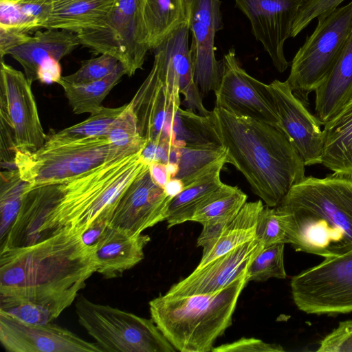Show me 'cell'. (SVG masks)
<instances>
[{"label": "cell", "mask_w": 352, "mask_h": 352, "mask_svg": "<svg viewBox=\"0 0 352 352\" xmlns=\"http://www.w3.org/2000/svg\"><path fill=\"white\" fill-rule=\"evenodd\" d=\"M62 228L33 244L0 251V297L45 300L78 296L97 270L95 247Z\"/></svg>", "instance_id": "6da1fadb"}, {"label": "cell", "mask_w": 352, "mask_h": 352, "mask_svg": "<svg viewBox=\"0 0 352 352\" xmlns=\"http://www.w3.org/2000/svg\"><path fill=\"white\" fill-rule=\"evenodd\" d=\"M226 164L245 178L265 206L276 207L305 177V162L277 127L214 107L209 114Z\"/></svg>", "instance_id": "7a4b0ae2"}, {"label": "cell", "mask_w": 352, "mask_h": 352, "mask_svg": "<svg viewBox=\"0 0 352 352\" xmlns=\"http://www.w3.org/2000/svg\"><path fill=\"white\" fill-rule=\"evenodd\" d=\"M276 208L296 251L328 258L352 250L351 177H305Z\"/></svg>", "instance_id": "3957f363"}, {"label": "cell", "mask_w": 352, "mask_h": 352, "mask_svg": "<svg viewBox=\"0 0 352 352\" xmlns=\"http://www.w3.org/2000/svg\"><path fill=\"white\" fill-rule=\"evenodd\" d=\"M142 151L104 162L77 177L49 184L53 206L42 229L43 239L62 228L83 233L110 219L124 190L148 167Z\"/></svg>", "instance_id": "277c9868"}, {"label": "cell", "mask_w": 352, "mask_h": 352, "mask_svg": "<svg viewBox=\"0 0 352 352\" xmlns=\"http://www.w3.org/2000/svg\"><path fill=\"white\" fill-rule=\"evenodd\" d=\"M248 282L246 273L215 293L160 296L149 302L151 319L177 351H212L216 340L232 324L238 299Z\"/></svg>", "instance_id": "5b68a950"}, {"label": "cell", "mask_w": 352, "mask_h": 352, "mask_svg": "<svg viewBox=\"0 0 352 352\" xmlns=\"http://www.w3.org/2000/svg\"><path fill=\"white\" fill-rule=\"evenodd\" d=\"M133 154L113 144L106 135L43 145L35 151L16 150L15 163L30 188L77 177L107 161Z\"/></svg>", "instance_id": "8992f818"}, {"label": "cell", "mask_w": 352, "mask_h": 352, "mask_svg": "<svg viewBox=\"0 0 352 352\" xmlns=\"http://www.w3.org/2000/svg\"><path fill=\"white\" fill-rule=\"evenodd\" d=\"M78 322L102 351L175 352L153 320L83 296L76 299Z\"/></svg>", "instance_id": "52a82bcc"}, {"label": "cell", "mask_w": 352, "mask_h": 352, "mask_svg": "<svg viewBox=\"0 0 352 352\" xmlns=\"http://www.w3.org/2000/svg\"><path fill=\"white\" fill-rule=\"evenodd\" d=\"M313 33L296 52L287 80L293 94L307 106L309 94L326 79L352 28V1L317 18Z\"/></svg>", "instance_id": "ba28073f"}, {"label": "cell", "mask_w": 352, "mask_h": 352, "mask_svg": "<svg viewBox=\"0 0 352 352\" xmlns=\"http://www.w3.org/2000/svg\"><path fill=\"white\" fill-rule=\"evenodd\" d=\"M290 286L295 305L307 314L351 312L352 250L293 276Z\"/></svg>", "instance_id": "9c48e42d"}, {"label": "cell", "mask_w": 352, "mask_h": 352, "mask_svg": "<svg viewBox=\"0 0 352 352\" xmlns=\"http://www.w3.org/2000/svg\"><path fill=\"white\" fill-rule=\"evenodd\" d=\"M77 35L80 45L95 54L116 58L129 76L142 68L149 50L141 22L140 0H116L108 16Z\"/></svg>", "instance_id": "30bf717a"}, {"label": "cell", "mask_w": 352, "mask_h": 352, "mask_svg": "<svg viewBox=\"0 0 352 352\" xmlns=\"http://www.w3.org/2000/svg\"><path fill=\"white\" fill-rule=\"evenodd\" d=\"M180 94L177 78L155 53L151 72L130 101L139 132L147 144L172 146Z\"/></svg>", "instance_id": "8fae6325"}, {"label": "cell", "mask_w": 352, "mask_h": 352, "mask_svg": "<svg viewBox=\"0 0 352 352\" xmlns=\"http://www.w3.org/2000/svg\"><path fill=\"white\" fill-rule=\"evenodd\" d=\"M214 94L215 107L281 130L268 85L254 78L241 67L234 49L229 50L221 60V80Z\"/></svg>", "instance_id": "7c38bea8"}, {"label": "cell", "mask_w": 352, "mask_h": 352, "mask_svg": "<svg viewBox=\"0 0 352 352\" xmlns=\"http://www.w3.org/2000/svg\"><path fill=\"white\" fill-rule=\"evenodd\" d=\"M188 24L192 34L190 47L194 79L204 97L215 91L221 76V60L214 54V37L223 28L220 0H186Z\"/></svg>", "instance_id": "4fadbf2b"}, {"label": "cell", "mask_w": 352, "mask_h": 352, "mask_svg": "<svg viewBox=\"0 0 352 352\" xmlns=\"http://www.w3.org/2000/svg\"><path fill=\"white\" fill-rule=\"evenodd\" d=\"M248 17L256 39L261 43L278 72L289 65L284 44L292 37L295 19L305 0H234Z\"/></svg>", "instance_id": "5bb4252c"}, {"label": "cell", "mask_w": 352, "mask_h": 352, "mask_svg": "<svg viewBox=\"0 0 352 352\" xmlns=\"http://www.w3.org/2000/svg\"><path fill=\"white\" fill-rule=\"evenodd\" d=\"M32 84L25 74L1 60L0 107L6 109L14 128L16 149L23 151L38 150L47 138Z\"/></svg>", "instance_id": "9a60e30c"}, {"label": "cell", "mask_w": 352, "mask_h": 352, "mask_svg": "<svg viewBox=\"0 0 352 352\" xmlns=\"http://www.w3.org/2000/svg\"><path fill=\"white\" fill-rule=\"evenodd\" d=\"M0 342L10 352H102L59 325L32 324L0 311Z\"/></svg>", "instance_id": "2e32d148"}, {"label": "cell", "mask_w": 352, "mask_h": 352, "mask_svg": "<svg viewBox=\"0 0 352 352\" xmlns=\"http://www.w3.org/2000/svg\"><path fill=\"white\" fill-rule=\"evenodd\" d=\"M172 199L153 180L148 167L119 198L109 226L130 235L142 234L166 219Z\"/></svg>", "instance_id": "e0dca14e"}, {"label": "cell", "mask_w": 352, "mask_h": 352, "mask_svg": "<svg viewBox=\"0 0 352 352\" xmlns=\"http://www.w3.org/2000/svg\"><path fill=\"white\" fill-rule=\"evenodd\" d=\"M282 131L302 157L305 166L321 164L323 131L321 122L292 92L287 80L268 85Z\"/></svg>", "instance_id": "ac0fdd59"}, {"label": "cell", "mask_w": 352, "mask_h": 352, "mask_svg": "<svg viewBox=\"0 0 352 352\" xmlns=\"http://www.w3.org/2000/svg\"><path fill=\"white\" fill-rule=\"evenodd\" d=\"M264 248L256 237L245 243L172 285L166 293L173 296H188L217 292L247 273L255 256Z\"/></svg>", "instance_id": "d6986e66"}, {"label": "cell", "mask_w": 352, "mask_h": 352, "mask_svg": "<svg viewBox=\"0 0 352 352\" xmlns=\"http://www.w3.org/2000/svg\"><path fill=\"white\" fill-rule=\"evenodd\" d=\"M188 21L174 30L155 49L164 65L177 78L186 109L201 116L210 111L203 104V96L194 79L193 65L188 44Z\"/></svg>", "instance_id": "ffe728a7"}, {"label": "cell", "mask_w": 352, "mask_h": 352, "mask_svg": "<svg viewBox=\"0 0 352 352\" xmlns=\"http://www.w3.org/2000/svg\"><path fill=\"white\" fill-rule=\"evenodd\" d=\"M147 234L130 235L109 226L95 245L96 272L107 279L121 276L144 257Z\"/></svg>", "instance_id": "44dd1931"}, {"label": "cell", "mask_w": 352, "mask_h": 352, "mask_svg": "<svg viewBox=\"0 0 352 352\" xmlns=\"http://www.w3.org/2000/svg\"><path fill=\"white\" fill-rule=\"evenodd\" d=\"M226 153L211 162L184 184V189L175 196L168 206L167 228L191 221L195 212L211 200L224 186L220 175L226 164Z\"/></svg>", "instance_id": "7402d4cb"}, {"label": "cell", "mask_w": 352, "mask_h": 352, "mask_svg": "<svg viewBox=\"0 0 352 352\" xmlns=\"http://www.w3.org/2000/svg\"><path fill=\"white\" fill-rule=\"evenodd\" d=\"M80 44L76 33L58 29L38 30L8 55L19 63L26 78L32 83L37 80L38 68L45 60L54 58L60 61Z\"/></svg>", "instance_id": "603a6c76"}, {"label": "cell", "mask_w": 352, "mask_h": 352, "mask_svg": "<svg viewBox=\"0 0 352 352\" xmlns=\"http://www.w3.org/2000/svg\"><path fill=\"white\" fill-rule=\"evenodd\" d=\"M315 92V116L323 124L352 100V28L333 67Z\"/></svg>", "instance_id": "cb8c5ba5"}, {"label": "cell", "mask_w": 352, "mask_h": 352, "mask_svg": "<svg viewBox=\"0 0 352 352\" xmlns=\"http://www.w3.org/2000/svg\"><path fill=\"white\" fill-rule=\"evenodd\" d=\"M323 126L321 164L333 174L352 177V100Z\"/></svg>", "instance_id": "d4e9b609"}, {"label": "cell", "mask_w": 352, "mask_h": 352, "mask_svg": "<svg viewBox=\"0 0 352 352\" xmlns=\"http://www.w3.org/2000/svg\"><path fill=\"white\" fill-rule=\"evenodd\" d=\"M116 0H52V11L42 29H58L78 34L109 15Z\"/></svg>", "instance_id": "484cf974"}, {"label": "cell", "mask_w": 352, "mask_h": 352, "mask_svg": "<svg viewBox=\"0 0 352 352\" xmlns=\"http://www.w3.org/2000/svg\"><path fill=\"white\" fill-rule=\"evenodd\" d=\"M140 12L149 50L155 49L188 21L186 0H140Z\"/></svg>", "instance_id": "4316f807"}, {"label": "cell", "mask_w": 352, "mask_h": 352, "mask_svg": "<svg viewBox=\"0 0 352 352\" xmlns=\"http://www.w3.org/2000/svg\"><path fill=\"white\" fill-rule=\"evenodd\" d=\"M264 205L261 199L246 202L236 217L221 230L218 237L203 249L201 267L234 248L256 238L258 218Z\"/></svg>", "instance_id": "83f0119b"}, {"label": "cell", "mask_w": 352, "mask_h": 352, "mask_svg": "<svg viewBox=\"0 0 352 352\" xmlns=\"http://www.w3.org/2000/svg\"><path fill=\"white\" fill-rule=\"evenodd\" d=\"M225 154V148L219 144L202 146L153 145L149 151L152 161L176 164L178 169L174 178L181 179L184 184Z\"/></svg>", "instance_id": "f1b7e54d"}, {"label": "cell", "mask_w": 352, "mask_h": 352, "mask_svg": "<svg viewBox=\"0 0 352 352\" xmlns=\"http://www.w3.org/2000/svg\"><path fill=\"white\" fill-rule=\"evenodd\" d=\"M125 74V69L120 63L113 72L100 80L87 83L71 84L60 79L58 84L63 87L74 113L91 114L102 107L103 100Z\"/></svg>", "instance_id": "f546056e"}, {"label": "cell", "mask_w": 352, "mask_h": 352, "mask_svg": "<svg viewBox=\"0 0 352 352\" xmlns=\"http://www.w3.org/2000/svg\"><path fill=\"white\" fill-rule=\"evenodd\" d=\"M76 298L65 296L28 300L0 297V311L26 322L47 324L58 318Z\"/></svg>", "instance_id": "4dcf8cb0"}, {"label": "cell", "mask_w": 352, "mask_h": 352, "mask_svg": "<svg viewBox=\"0 0 352 352\" xmlns=\"http://www.w3.org/2000/svg\"><path fill=\"white\" fill-rule=\"evenodd\" d=\"M126 105L125 104L118 107H102L91 113L85 120L47 136L43 145L52 146L107 135L111 125L125 109Z\"/></svg>", "instance_id": "1f68e13d"}, {"label": "cell", "mask_w": 352, "mask_h": 352, "mask_svg": "<svg viewBox=\"0 0 352 352\" xmlns=\"http://www.w3.org/2000/svg\"><path fill=\"white\" fill-rule=\"evenodd\" d=\"M248 196L238 186L224 185L208 203L197 210L191 221L202 226L210 223L227 224L238 214L247 202Z\"/></svg>", "instance_id": "d6a6232c"}, {"label": "cell", "mask_w": 352, "mask_h": 352, "mask_svg": "<svg viewBox=\"0 0 352 352\" xmlns=\"http://www.w3.org/2000/svg\"><path fill=\"white\" fill-rule=\"evenodd\" d=\"M30 184L20 176L17 169L2 170L0 174L1 241L6 236L20 209Z\"/></svg>", "instance_id": "836d02e7"}, {"label": "cell", "mask_w": 352, "mask_h": 352, "mask_svg": "<svg viewBox=\"0 0 352 352\" xmlns=\"http://www.w3.org/2000/svg\"><path fill=\"white\" fill-rule=\"evenodd\" d=\"M118 148L135 153L145 148L146 140L141 136L131 102L111 125L106 135Z\"/></svg>", "instance_id": "e575fe53"}, {"label": "cell", "mask_w": 352, "mask_h": 352, "mask_svg": "<svg viewBox=\"0 0 352 352\" xmlns=\"http://www.w3.org/2000/svg\"><path fill=\"white\" fill-rule=\"evenodd\" d=\"M284 247L285 243H277L263 248L248 269V281L264 282L271 278H285Z\"/></svg>", "instance_id": "d590c367"}, {"label": "cell", "mask_w": 352, "mask_h": 352, "mask_svg": "<svg viewBox=\"0 0 352 352\" xmlns=\"http://www.w3.org/2000/svg\"><path fill=\"white\" fill-rule=\"evenodd\" d=\"M120 62L108 54L81 62L80 68L74 73L62 76L61 80L71 84L87 83L100 80L113 72Z\"/></svg>", "instance_id": "8d00e7d4"}, {"label": "cell", "mask_w": 352, "mask_h": 352, "mask_svg": "<svg viewBox=\"0 0 352 352\" xmlns=\"http://www.w3.org/2000/svg\"><path fill=\"white\" fill-rule=\"evenodd\" d=\"M256 237L264 248L277 243H286L285 232L276 207L264 206L257 221Z\"/></svg>", "instance_id": "74e56055"}, {"label": "cell", "mask_w": 352, "mask_h": 352, "mask_svg": "<svg viewBox=\"0 0 352 352\" xmlns=\"http://www.w3.org/2000/svg\"><path fill=\"white\" fill-rule=\"evenodd\" d=\"M14 131L6 108L0 107V162L1 168L17 169Z\"/></svg>", "instance_id": "f35d334b"}, {"label": "cell", "mask_w": 352, "mask_h": 352, "mask_svg": "<svg viewBox=\"0 0 352 352\" xmlns=\"http://www.w3.org/2000/svg\"><path fill=\"white\" fill-rule=\"evenodd\" d=\"M344 0H305L292 26V37L296 36L311 21L336 8Z\"/></svg>", "instance_id": "ab89813d"}, {"label": "cell", "mask_w": 352, "mask_h": 352, "mask_svg": "<svg viewBox=\"0 0 352 352\" xmlns=\"http://www.w3.org/2000/svg\"><path fill=\"white\" fill-rule=\"evenodd\" d=\"M318 352H352V320L339 322L337 328L319 343Z\"/></svg>", "instance_id": "60d3db41"}, {"label": "cell", "mask_w": 352, "mask_h": 352, "mask_svg": "<svg viewBox=\"0 0 352 352\" xmlns=\"http://www.w3.org/2000/svg\"><path fill=\"white\" fill-rule=\"evenodd\" d=\"M16 3L21 13L34 25L35 32L42 29L50 16L52 0H19Z\"/></svg>", "instance_id": "b9f144b4"}, {"label": "cell", "mask_w": 352, "mask_h": 352, "mask_svg": "<svg viewBox=\"0 0 352 352\" xmlns=\"http://www.w3.org/2000/svg\"><path fill=\"white\" fill-rule=\"evenodd\" d=\"M283 348L277 344H270L254 338H241L212 349V352H283Z\"/></svg>", "instance_id": "7bdbcfd3"}, {"label": "cell", "mask_w": 352, "mask_h": 352, "mask_svg": "<svg viewBox=\"0 0 352 352\" xmlns=\"http://www.w3.org/2000/svg\"><path fill=\"white\" fill-rule=\"evenodd\" d=\"M0 26L35 32L32 23L19 10L16 1L0 0Z\"/></svg>", "instance_id": "ee69618b"}, {"label": "cell", "mask_w": 352, "mask_h": 352, "mask_svg": "<svg viewBox=\"0 0 352 352\" xmlns=\"http://www.w3.org/2000/svg\"><path fill=\"white\" fill-rule=\"evenodd\" d=\"M30 36V32L23 29L0 26V55L1 60H3L5 55L8 54L12 49L24 43Z\"/></svg>", "instance_id": "f6af8a7d"}, {"label": "cell", "mask_w": 352, "mask_h": 352, "mask_svg": "<svg viewBox=\"0 0 352 352\" xmlns=\"http://www.w3.org/2000/svg\"><path fill=\"white\" fill-rule=\"evenodd\" d=\"M61 78V67L59 60L54 58L45 60L38 68L37 80L42 83H58Z\"/></svg>", "instance_id": "bcb514c9"}, {"label": "cell", "mask_w": 352, "mask_h": 352, "mask_svg": "<svg viewBox=\"0 0 352 352\" xmlns=\"http://www.w3.org/2000/svg\"><path fill=\"white\" fill-rule=\"evenodd\" d=\"M148 169L153 180L164 188L171 179L167 164L158 161H151L148 162Z\"/></svg>", "instance_id": "7dc6e473"}, {"label": "cell", "mask_w": 352, "mask_h": 352, "mask_svg": "<svg viewBox=\"0 0 352 352\" xmlns=\"http://www.w3.org/2000/svg\"><path fill=\"white\" fill-rule=\"evenodd\" d=\"M184 189V183L181 179L172 178L164 187L166 192L171 197L178 195Z\"/></svg>", "instance_id": "c3c4849f"}, {"label": "cell", "mask_w": 352, "mask_h": 352, "mask_svg": "<svg viewBox=\"0 0 352 352\" xmlns=\"http://www.w3.org/2000/svg\"><path fill=\"white\" fill-rule=\"evenodd\" d=\"M9 1H19V0H9Z\"/></svg>", "instance_id": "681fc988"}]
</instances>
